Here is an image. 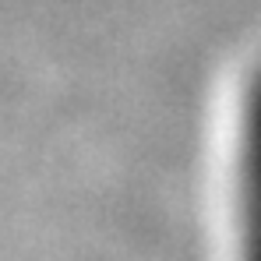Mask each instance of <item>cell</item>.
I'll return each instance as SVG.
<instances>
[{
	"mask_svg": "<svg viewBox=\"0 0 261 261\" xmlns=\"http://www.w3.org/2000/svg\"><path fill=\"white\" fill-rule=\"evenodd\" d=\"M240 261H261V71L244 102L240 138Z\"/></svg>",
	"mask_w": 261,
	"mask_h": 261,
	"instance_id": "1",
	"label": "cell"
}]
</instances>
